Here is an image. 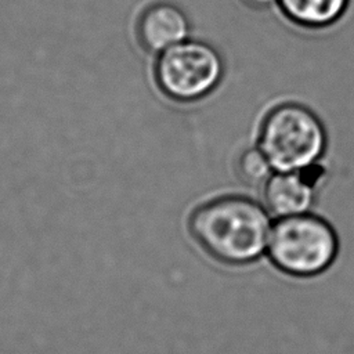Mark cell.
Masks as SVG:
<instances>
[{"instance_id":"6da1fadb","label":"cell","mask_w":354,"mask_h":354,"mask_svg":"<svg viewBox=\"0 0 354 354\" xmlns=\"http://www.w3.org/2000/svg\"><path fill=\"white\" fill-rule=\"evenodd\" d=\"M271 214L264 205L243 195L213 198L191 213L194 239L216 260L243 266L257 260L268 246Z\"/></svg>"},{"instance_id":"7a4b0ae2","label":"cell","mask_w":354,"mask_h":354,"mask_svg":"<svg viewBox=\"0 0 354 354\" xmlns=\"http://www.w3.org/2000/svg\"><path fill=\"white\" fill-rule=\"evenodd\" d=\"M256 145L275 171H297L322 160L328 149V131L310 106L283 101L263 115Z\"/></svg>"},{"instance_id":"3957f363","label":"cell","mask_w":354,"mask_h":354,"mask_svg":"<svg viewBox=\"0 0 354 354\" xmlns=\"http://www.w3.org/2000/svg\"><path fill=\"white\" fill-rule=\"evenodd\" d=\"M339 250L333 227L322 217L303 213L278 218L268 238L272 264L293 277H314L328 270Z\"/></svg>"},{"instance_id":"277c9868","label":"cell","mask_w":354,"mask_h":354,"mask_svg":"<svg viewBox=\"0 0 354 354\" xmlns=\"http://www.w3.org/2000/svg\"><path fill=\"white\" fill-rule=\"evenodd\" d=\"M225 75L220 51L207 41L188 37L156 55L153 77L173 102L195 104L212 95Z\"/></svg>"},{"instance_id":"5b68a950","label":"cell","mask_w":354,"mask_h":354,"mask_svg":"<svg viewBox=\"0 0 354 354\" xmlns=\"http://www.w3.org/2000/svg\"><path fill=\"white\" fill-rule=\"evenodd\" d=\"M137 37L145 51L158 55L191 37V19L178 4L156 1L138 17Z\"/></svg>"},{"instance_id":"8992f818","label":"cell","mask_w":354,"mask_h":354,"mask_svg":"<svg viewBox=\"0 0 354 354\" xmlns=\"http://www.w3.org/2000/svg\"><path fill=\"white\" fill-rule=\"evenodd\" d=\"M264 206L277 218L308 213L318 185L303 170L274 171L261 187Z\"/></svg>"},{"instance_id":"52a82bcc","label":"cell","mask_w":354,"mask_h":354,"mask_svg":"<svg viewBox=\"0 0 354 354\" xmlns=\"http://www.w3.org/2000/svg\"><path fill=\"white\" fill-rule=\"evenodd\" d=\"M351 0H278L282 17L296 28L322 30L339 24L350 8Z\"/></svg>"},{"instance_id":"ba28073f","label":"cell","mask_w":354,"mask_h":354,"mask_svg":"<svg viewBox=\"0 0 354 354\" xmlns=\"http://www.w3.org/2000/svg\"><path fill=\"white\" fill-rule=\"evenodd\" d=\"M274 171L270 160L256 144L245 148L235 162V173L248 187H263Z\"/></svg>"},{"instance_id":"9c48e42d","label":"cell","mask_w":354,"mask_h":354,"mask_svg":"<svg viewBox=\"0 0 354 354\" xmlns=\"http://www.w3.org/2000/svg\"><path fill=\"white\" fill-rule=\"evenodd\" d=\"M278 0H242V3L253 10H268L271 7H277Z\"/></svg>"}]
</instances>
